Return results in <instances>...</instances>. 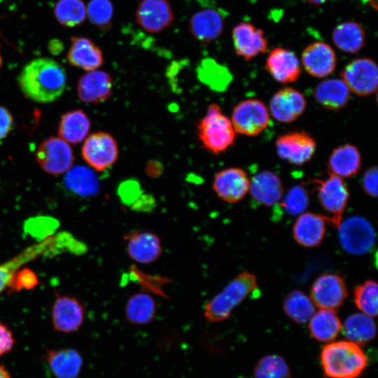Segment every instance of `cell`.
Segmentation results:
<instances>
[{
  "label": "cell",
  "instance_id": "8d00e7d4",
  "mask_svg": "<svg viewBox=\"0 0 378 378\" xmlns=\"http://www.w3.org/2000/svg\"><path fill=\"white\" fill-rule=\"evenodd\" d=\"M86 7L83 0H59L54 8L59 24L73 27L83 24L86 18Z\"/></svg>",
  "mask_w": 378,
  "mask_h": 378
},
{
  "label": "cell",
  "instance_id": "ab89813d",
  "mask_svg": "<svg viewBox=\"0 0 378 378\" xmlns=\"http://www.w3.org/2000/svg\"><path fill=\"white\" fill-rule=\"evenodd\" d=\"M377 283L373 280H367L354 289L355 304L363 314L374 317L377 314Z\"/></svg>",
  "mask_w": 378,
  "mask_h": 378
},
{
  "label": "cell",
  "instance_id": "f546056e",
  "mask_svg": "<svg viewBox=\"0 0 378 378\" xmlns=\"http://www.w3.org/2000/svg\"><path fill=\"white\" fill-rule=\"evenodd\" d=\"M342 328L341 321L335 310L321 309L309 319L310 335L318 342H330L335 340Z\"/></svg>",
  "mask_w": 378,
  "mask_h": 378
},
{
  "label": "cell",
  "instance_id": "7c38bea8",
  "mask_svg": "<svg viewBox=\"0 0 378 378\" xmlns=\"http://www.w3.org/2000/svg\"><path fill=\"white\" fill-rule=\"evenodd\" d=\"M347 296L345 281L335 274H322L312 286L311 300L320 309L335 310L344 304Z\"/></svg>",
  "mask_w": 378,
  "mask_h": 378
},
{
  "label": "cell",
  "instance_id": "277c9868",
  "mask_svg": "<svg viewBox=\"0 0 378 378\" xmlns=\"http://www.w3.org/2000/svg\"><path fill=\"white\" fill-rule=\"evenodd\" d=\"M197 130L204 148L215 155L226 151L234 144L236 132L232 122L216 104L209 106Z\"/></svg>",
  "mask_w": 378,
  "mask_h": 378
},
{
  "label": "cell",
  "instance_id": "83f0119b",
  "mask_svg": "<svg viewBox=\"0 0 378 378\" xmlns=\"http://www.w3.org/2000/svg\"><path fill=\"white\" fill-rule=\"evenodd\" d=\"M362 164L361 155L358 148L346 144L335 148L328 162V172L342 178L358 174Z\"/></svg>",
  "mask_w": 378,
  "mask_h": 378
},
{
  "label": "cell",
  "instance_id": "ac0fdd59",
  "mask_svg": "<svg viewBox=\"0 0 378 378\" xmlns=\"http://www.w3.org/2000/svg\"><path fill=\"white\" fill-rule=\"evenodd\" d=\"M123 238L129 257L138 263H152L162 254L161 240L152 232L134 230L125 234Z\"/></svg>",
  "mask_w": 378,
  "mask_h": 378
},
{
  "label": "cell",
  "instance_id": "ee69618b",
  "mask_svg": "<svg viewBox=\"0 0 378 378\" xmlns=\"http://www.w3.org/2000/svg\"><path fill=\"white\" fill-rule=\"evenodd\" d=\"M377 167H370L363 174L362 186L364 191L370 197L377 196Z\"/></svg>",
  "mask_w": 378,
  "mask_h": 378
},
{
  "label": "cell",
  "instance_id": "484cf974",
  "mask_svg": "<svg viewBox=\"0 0 378 378\" xmlns=\"http://www.w3.org/2000/svg\"><path fill=\"white\" fill-rule=\"evenodd\" d=\"M44 357L57 378H76L83 365L82 356L74 349L47 350Z\"/></svg>",
  "mask_w": 378,
  "mask_h": 378
},
{
  "label": "cell",
  "instance_id": "603a6c76",
  "mask_svg": "<svg viewBox=\"0 0 378 378\" xmlns=\"http://www.w3.org/2000/svg\"><path fill=\"white\" fill-rule=\"evenodd\" d=\"M281 178L270 170L262 171L250 179L249 192L255 202L266 206L278 204L284 196Z\"/></svg>",
  "mask_w": 378,
  "mask_h": 378
},
{
  "label": "cell",
  "instance_id": "5bb4252c",
  "mask_svg": "<svg viewBox=\"0 0 378 378\" xmlns=\"http://www.w3.org/2000/svg\"><path fill=\"white\" fill-rule=\"evenodd\" d=\"M135 16L140 27L149 33L162 31L174 20V13L168 0H141Z\"/></svg>",
  "mask_w": 378,
  "mask_h": 378
},
{
  "label": "cell",
  "instance_id": "836d02e7",
  "mask_svg": "<svg viewBox=\"0 0 378 378\" xmlns=\"http://www.w3.org/2000/svg\"><path fill=\"white\" fill-rule=\"evenodd\" d=\"M346 338L359 346L370 342L376 336V325L371 316L356 313L348 316L343 327Z\"/></svg>",
  "mask_w": 378,
  "mask_h": 378
},
{
  "label": "cell",
  "instance_id": "52a82bcc",
  "mask_svg": "<svg viewBox=\"0 0 378 378\" xmlns=\"http://www.w3.org/2000/svg\"><path fill=\"white\" fill-rule=\"evenodd\" d=\"M36 159L46 173L60 175L72 167L74 154L69 143L59 136H50L40 144L36 152Z\"/></svg>",
  "mask_w": 378,
  "mask_h": 378
},
{
  "label": "cell",
  "instance_id": "bcb514c9",
  "mask_svg": "<svg viewBox=\"0 0 378 378\" xmlns=\"http://www.w3.org/2000/svg\"><path fill=\"white\" fill-rule=\"evenodd\" d=\"M13 116L8 108L0 106V140L5 139L12 131Z\"/></svg>",
  "mask_w": 378,
  "mask_h": 378
},
{
  "label": "cell",
  "instance_id": "cb8c5ba5",
  "mask_svg": "<svg viewBox=\"0 0 378 378\" xmlns=\"http://www.w3.org/2000/svg\"><path fill=\"white\" fill-rule=\"evenodd\" d=\"M326 222V216L310 212L301 214L293 228L295 240L304 247L318 246L325 237Z\"/></svg>",
  "mask_w": 378,
  "mask_h": 378
},
{
  "label": "cell",
  "instance_id": "5b68a950",
  "mask_svg": "<svg viewBox=\"0 0 378 378\" xmlns=\"http://www.w3.org/2000/svg\"><path fill=\"white\" fill-rule=\"evenodd\" d=\"M312 183L321 206L330 214L328 222L338 228L349 199L346 183L342 178L330 173L328 178L314 179Z\"/></svg>",
  "mask_w": 378,
  "mask_h": 378
},
{
  "label": "cell",
  "instance_id": "d590c367",
  "mask_svg": "<svg viewBox=\"0 0 378 378\" xmlns=\"http://www.w3.org/2000/svg\"><path fill=\"white\" fill-rule=\"evenodd\" d=\"M284 309L288 318L298 324H303L309 321L315 312L311 298L298 290L291 291L286 297Z\"/></svg>",
  "mask_w": 378,
  "mask_h": 378
},
{
  "label": "cell",
  "instance_id": "3957f363",
  "mask_svg": "<svg viewBox=\"0 0 378 378\" xmlns=\"http://www.w3.org/2000/svg\"><path fill=\"white\" fill-rule=\"evenodd\" d=\"M258 290L256 276L242 272L204 306V318L211 323L227 319L233 310Z\"/></svg>",
  "mask_w": 378,
  "mask_h": 378
},
{
  "label": "cell",
  "instance_id": "e575fe53",
  "mask_svg": "<svg viewBox=\"0 0 378 378\" xmlns=\"http://www.w3.org/2000/svg\"><path fill=\"white\" fill-rule=\"evenodd\" d=\"M52 243V239H48L27 248L8 261L0 264V294L6 288H9L14 274L24 263L41 255L48 249Z\"/></svg>",
  "mask_w": 378,
  "mask_h": 378
},
{
  "label": "cell",
  "instance_id": "44dd1931",
  "mask_svg": "<svg viewBox=\"0 0 378 378\" xmlns=\"http://www.w3.org/2000/svg\"><path fill=\"white\" fill-rule=\"evenodd\" d=\"M112 89L113 80L111 75L97 69L82 75L76 86L78 97L88 104H100L108 100Z\"/></svg>",
  "mask_w": 378,
  "mask_h": 378
},
{
  "label": "cell",
  "instance_id": "f6af8a7d",
  "mask_svg": "<svg viewBox=\"0 0 378 378\" xmlns=\"http://www.w3.org/2000/svg\"><path fill=\"white\" fill-rule=\"evenodd\" d=\"M15 344L10 330L0 322V356L10 352Z\"/></svg>",
  "mask_w": 378,
  "mask_h": 378
},
{
  "label": "cell",
  "instance_id": "8992f818",
  "mask_svg": "<svg viewBox=\"0 0 378 378\" xmlns=\"http://www.w3.org/2000/svg\"><path fill=\"white\" fill-rule=\"evenodd\" d=\"M230 120L237 133L255 136L267 127L270 113L262 102L249 99L240 102L234 106Z\"/></svg>",
  "mask_w": 378,
  "mask_h": 378
},
{
  "label": "cell",
  "instance_id": "f907efd6",
  "mask_svg": "<svg viewBox=\"0 0 378 378\" xmlns=\"http://www.w3.org/2000/svg\"><path fill=\"white\" fill-rule=\"evenodd\" d=\"M1 64H2V58H1V56L0 55V68L1 66Z\"/></svg>",
  "mask_w": 378,
  "mask_h": 378
},
{
  "label": "cell",
  "instance_id": "2e32d148",
  "mask_svg": "<svg viewBox=\"0 0 378 378\" xmlns=\"http://www.w3.org/2000/svg\"><path fill=\"white\" fill-rule=\"evenodd\" d=\"M232 40L236 54L246 61L267 50L263 31L250 22L237 24L232 29Z\"/></svg>",
  "mask_w": 378,
  "mask_h": 378
},
{
  "label": "cell",
  "instance_id": "c3c4849f",
  "mask_svg": "<svg viewBox=\"0 0 378 378\" xmlns=\"http://www.w3.org/2000/svg\"><path fill=\"white\" fill-rule=\"evenodd\" d=\"M309 4L314 6H320L325 2L327 1V0H306Z\"/></svg>",
  "mask_w": 378,
  "mask_h": 378
},
{
  "label": "cell",
  "instance_id": "b9f144b4",
  "mask_svg": "<svg viewBox=\"0 0 378 378\" xmlns=\"http://www.w3.org/2000/svg\"><path fill=\"white\" fill-rule=\"evenodd\" d=\"M90 21L103 30L108 29L113 16V6L110 0H91L87 8Z\"/></svg>",
  "mask_w": 378,
  "mask_h": 378
},
{
  "label": "cell",
  "instance_id": "7a4b0ae2",
  "mask_svg": "<svg viewBox=\"0 0 378 378\" xmlns=\"http://www.w3.org/2000/svg\"><path fill=\"white\" fill-rule=\"evenodd\" d=\"M320 360L323 372L329 378H357L368 363L360 346L345 340L325 345Z\"/></svg>",
  "mask_w": 378,
  "mask_h": 378
},
{
  "label": "cell",
  "instance_id": "7bdbcfd3",
  "mask_svg": "<svg viewBox=\"0 0 378 378\" xmlns=\"http://www.w3.org/2000/svg\"><path fill=\"white\" fill-rule=\"evenodd\" d=\"M38 284V279L31 270L25 268L18 270L14 274L9 288L10 291L20 290L22 288L31 289Z\"/></svg>",
  "mask_w": 378,
  "mask_h": 378
},
{
  "label": "cell",
  "instance_id": "60d3db41",
  "mask_svg": "<svg viewBox=\"0 0 378 378\" xmlns=\"http://www.w3.org/2000/svg\"><path fill=\"white\" fill-rule=\"evenodd\" d=\"M309 202V198L306 188L301 185H296L284 195L279 206L282 207L287 214L296 216L307 209Z\"/></svg>",
  "mask_w": 378,
  "mask_h": 378
},
{
  "label": "cell",
  "instance_id": "d4e9b609",
  "mask_svg": "<svg viewBox=\"0 0 378 378\" xmlns=\"http://www.w3.org/2000/svg\"><path fill=\"white\" fill-rule=\"evenodd\" d=\"M71 41L66 59L71 66L87 71L96 70L102 66V52L92 41L85 37L72 36Z\"/></svg>",
  "mask_w": 378,
  "mask_h": 378
},
{
  "label": "cell",
  "instance_id": "4dcf8cb0",
  "mask_svg": "<svg viewBox=\"0 0 378 378\" xmlns=\"http://www.w3.org/2000/svg\"><path fill=\"white\" fill-rule=\"evenodd\" d=\"M65 188L76 196L92 197L97 194L99 183L94 172L84 166L71 167L64 179Z\"/></svg>",
  "mask_w": 378,
  "mask_h": 378
},
{
  "label": "cell",
  "instance_id": "30bf717a",
  "mask_svg": "<svg viewBox=\"0 0 378 378\" xmlns=\"http://www.w3.org/2000/svg\"><path fill=\"white\" fill-rule=\"evenodd\" d=\"M340 76L349 90L358 96L370 95L377 89V66L370 58L352 60L344 68Z\"/></svg>",
  "mask_w": 378,
  "mask_h": 378
},
{
  "label": "cell",
  "instance_id": "ffe728a7",
  "mask_svg": "<svg viewBox=\"0 0 378 378\" xmlns=\"http://www.w3.org/2000/svg\"><path fill=\"white\" fill-rule=\"evenodd\" d=\"M307 101L302 93L287 87L276 92L271 99L270 111L279 122L290 123L297 120L305 111Z\"/></svg>",
  "mask_w": 378,
  "mask_h": 378
},
{
  "label": "cell",
  "instance_id": "e0dca14e",
  "mask_svg": "<svg viewBox=\"0 0 378 378\" xmlns=\"http://www.w3.org/2000/svg\"><path fill=\"white\" fill-rule=\"evenodd\" d=\"M265 67L276 81L282 84L297 81L302 72L295 53L281 47H276L270 52Z\"/></svg>",
  "mask_w": 378,
  "mask_h": 378
},
{
  "label": "cell",
  "instance_id": "f35d334b",
  "mask_svg": "<svg viewBox=\"0 0 378 378\" xmlns=\"http://www.w3.org/2000/svg\"><path fill=\"white\" fill-rule=\"evenodd\" d=\"M255 378H290V368L285 359L276 354L261 358L253 370Z\"/></svg>",
  "mask_w": 378,
  "mask_h": 378
},
{
  "label": "cell",
  "instance_id": "8fae6325",
  "mask_svg": "<svg viewBox=\"0 0 378 378\" xmlns=\"http://www.w3.org/2000/svg\"><path fill=\"white\" fill-rule=\"evenodd\" d=\"M316 148L315 139L304 131L288 132L279 136L276 141L279 157L295 165H302L309 162Z\"/></svg>",
  "mask_w": 378,
  "mask_h": 378
},
{
  "label": "cell",
  "instance_id": "d6a6232c",
  "mask_svg": "<svg viewBox=\"0 0 378 378\" xmlns=\"http://www.w3.org/2000/svg\"><path fill=\"white\" fill-rule=\"evenodd\" d=\"M158 311L155 300L148 293L139 292L127 300L125 314L127 321L135 325H146L155 318Z\"/></svg>",
  "mask_w": 378,
  "mask_h": 378
},
{
  "label": "cell",
  "instance_id": "74e56055",
  "mask_svg": "<svg viewBox=\"0 0 378 378\" xmlns=\"http://www.w3.org/2000/svg\"><path fill=\"white\" fill-rule=\"evenodd\" d=\"M199 78L211 88L223 91L232 80L227 69L211 59H204L197 69Z\"/></svg>",
  "mask_w": 378,
  "mask_h": 378
},
{
  "label": "cell",
  "instance_id": "7402d4cb",
  "mask_svg": "<svg viewBox=\"0 0 378 378\" xmlns=\"http://www.w3.org/2000/svg\"><path fill=\"white\" fill-rule=\"evenodd\" d=\"M224 18L214 8L197 10L190 18L188 30L200 42L209 43L217 39L224 29Z\"/></svg>",
  "mask_w": 378,
  "mask_h": 378
},
{
  "label": "cell",
  "instance_id": "1f68e13d",
  "mask_svg": "<svg viewBox=\"0 0 378 378\" xmlns=\"http://www.w3.org/2000/svg\"><path fill=\"white\" fill-rule=\"evenodd\" d=\"M332 39L335 46L341 51L356 53L365 46V31L363 27L357 22H343L333 29Z\"/></svg>",
  "mask_w": 378,
  "mask_h": 378
},
{
  "label": "cell",
  "instance_id": "4fadbf2b",
  "mask_svg": "<svg viewBox=\"0 0 378 378\" xmlns=\"http://www.w3.org/2000/svg\"><path fill=\"white\" fill-rule=\"evenodd\" d=\"M85 309L75 297L57 295L52 308V323L55 330L71 333L83 325Z\"/></svg>",
  "mask_w": 378,
  "mask_h": 378
},
{
  "label": "cell",
  "instance_id": "9a60e30c",
  "mask_svg": "<svg viewBox=\"0 0 378 378\" xmlns=\"http://www.w3.org/2000/svg\"><path fill=\"white\" fill-rule=\"evenodd\" d=\"M250 179L247 173L239 167L219 171L214 176L212 187L217 196L228 203L242 200L249 190Z\"/></svg>",
  "mask_w": 378,
  "mask_h": 378
},
{
  "label": "cell",
  "instance_id": "d6986e66",
  "mask_svg": "<svg viewBox=\"0 0 378 378\" xmlns=\"http://www.w3.org/2000/svg\"><path fill=\"white\" fill-rule=\"evenodd\" d=\"M302 63L306 71L311 76L319 78H326L336 69V54L328 43L315 41L304 49Z\"/></svg>",
  "mask_w": 378,
  "mask_h": 378
},
{
  "label": "cell",
  "instance_id": "4316f807",
  "mask_svg": "<svg viewBox=\"0 0 378 378\" xmlns=\"http://www.w3.org/2000/svg\"><path fill=\"white\" fill-rule=\"evenodd\" d=\"M316 101L328 110H340L345 107L351 97V91L340 78H329L321 81L314 90Z\"/></svg>",
  "mask_w": 378,
  "mask_h": 378
},
{
  "label": "cell",
  "instance_id": "f1b7e54d",
  "mask_svg": "<svg viewBox=\"0 0 378 378\" xmlns=\"http://www.w3.org/2000/svg\"><path fill=\"white\" fill-rule=\"evenodd\" d=\"M91 122L88 115L80 109L64 113L58 127L59 136L69 144H77L88 136Z\"/></svg>",
  "mask_w": 378,
  "mask_h": 378
},
{
  "label": "cell",
  "instance_id": "ba28073f",
  "mask_svg": "<svg viewBox=\"0 0 378 378\" xmlns=\"http://www.w3.org/2000/svg\"><path fill=\"white\" fill-rule=\"evenodd\" d=\"M338 228L340 242L346 252L363 255L372 250L375 232L365 218L352 216L341 223Z\"/></svg>",
  "mask_w": 378,
  "mask_h": 378
},
{
  "label": "cell",
  "instance_id": "681fc988",
  "mask_svg": "<svg viewBox=\"0 0 378 378\" xmlns=\"http://www.w3.org/2000/svg\"><path fill=\"white\" fill-rule=\"evenodd\" d=\"M370 6L375 10H377V0H367Z\"/></svg>",
  "mask_w": 378,
  "mask_h": 378
},
{
  "label": "cell",
  "instance_id": "9c48e42d",
  "mask_svg": "<svg viewBox=\"0 0 378 378\" xmlns=\"http://www.w3.org/2000/svg\"><path fill=\"white\" fill-rule=\"evenodd\" d=\"M118 146L111 134L97 132L85 138L81 154L94 170L102 172L111 167L118 158Z\"/></svg>",
  "mask_w": 378,
  "mask_h": 378
},
{
  "label": "cell",
  "instance_id": "6da1fadb",
  "mask_svg": "<svg viewBox=\"0 0 378 378\" xmlns=\"http://www.w3.org/2000/svg\"><path fill=\"white\" fill-rule=\"evenodd\" d=\"M64 67L50 58L41 57L27 63L18 77L21 92L27 99L41 104L59 99L66 85Z\"/></svg>",
  "mask_w": 378,
  "mask_h": 378
},
{
  "label": "cell",
  "instance_id": "7dc6e473",
  "mask_svg": "<svg viewBox=\"0 0 378 378\" xmlns=\"http://www.w3.org/2000/svg\"><path fill=\"white\" fill-rule=\"evenodd\" d=\"M0 378H11L10 374L6 367L0 364Z\"/></svg>",
  "mask_w": 378,
  "mask_h": 378
}]
</instances>
